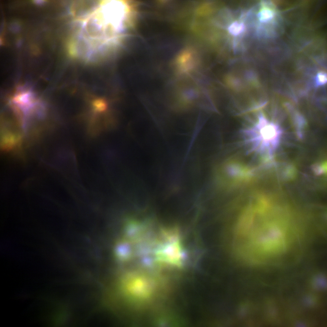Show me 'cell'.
Wrapping results in <instances>:
<instances>
[{
  "label": "cell",
  "instance_id": "obj_1",
  "mask_svg": "<svg viewBox=\"0 0 327 327\" xmlns=\"http://www.w3.org/2000/svg\"><path fill=\"white\" fill-rule=\"evenodd\" d=\"M243 133L252 150L267 151L270 154L278 144L281 132L277 125L261 116L256 124L245 129Z\"/></svg>",
  "mask_w": 327,
  "mask_h": 327
},
{
  "label": "cell",
  "instance_id": "obj_2",
  "mask_svg": "<svg viewBox=\"0 0 327 327\" xmlns=\"http://www.w3.org/2000/svg\"><path fill=\"white\" fill-rule=\"evenodd\" d=\"M164 241L156 248L154 253L157 261L164 265L180 267L183 265L185 253L179 233L165 236Z\"/></svg>",
  "mask_w": 327,
  "mask_h": 327
},
{
  "label": "cell",
  "instance_id": "obj_3",
  "mask_svg": "<svg viewBox=\"0 0 327 327\" xmlns=\"http://www.w3.org/2000/svg\"><path fill=\"white\" fill-rule=\"evenodd\" d=\"M144 274L131 272L124 279L122 286L126 296L134 300L143 301L147 299L153 293L152 279Z\"/></svg>",
  "mask_w": 327,
  "mask_h": 327
},
{
  "label": "cell",
  "instance_id": "obj_4",
  "mask_svg": "<svg viewBox=\"0 0 327 327\" xmlns=\"http://www.w3.org/2000/svg\"><path fill=\"white\" fill-rule=\"evenodd\" d=\"M33 93L27 90L19 91L13 98L12 101L16 105L22 109L27 110L35 104Z\"/></svg>",
  "mask_w": 327,
  "mask_h": 327
},
{
  "label": "cell",
  "instance_id": "obj_5",
  "mask_svg": "<svg viewBox=\"0 0 327 327\" xmlns=\"http://www.w3.org/2000/svg\"><path fill=\"white\" fill-rule=\"evenodd\" d=\"M193 57L190 53L185 52L178 57L176 61L177 69L179 73H187L192 68Z\"/></svg>",
  "mask_w": 327,
  "mask_h": 327
},
{
  "label": "cell",
  "instance_id": "obj_6",
  "mask_svg": "<svg viewBox=\"0 0 327 327\" xmlns=\"http://www.w3.org/2000/svg\"><path fill=\"white\" fill-rule=\"evenodd\" d=\"M267 5L263 6L257 14V18L260 23L267 24L274 18L275 13L274 10Z\"/></svg>",
  "mask_w": 327,
  "mask_h": 327
},
{
  "label": "cell",
  "instance_id": "obj_7",
  "mask_svg": "<svg viewBox=\"0 0 327 327\" xmlns=\"http://www.w3.org/2000/svg\"><path fill=\"white\" fill-rule=\"evenodd\" d=\"M229 33L234 37H237L243 33L245 29L244 24L238 21L231 23L228 28Z\"/></svg>",
  "mask_w": 327,
  "mask_h": 327
},
{
  "label": "cell",
  "instance_id": "obj_8",
  "mask_svg": "<svg viewBox=\"0 0 327 327\" xmlns=\"http://www.w3.org/2000/svg\"><path fill=\"white\" fill-rule=\"evenodd\" d=\"M327 82L326 74L323 72L318 73L315 78V83L317 86H321L326 83Z\"/></svg>",
  "mask_w": 327,
  "mask_h": 327
}]
</instances>
